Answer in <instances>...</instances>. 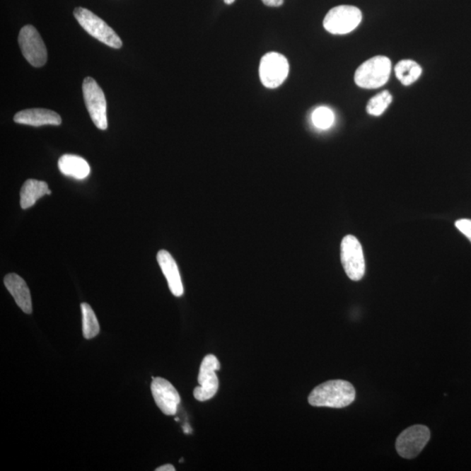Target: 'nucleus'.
I'll use <instances>...</instances> for the list:
<instances>
[{
  "label": "nucleus",
  "instance_id": "nucleus-1",
  "mask_svg": "<svg viewBox=\"0 0 471 471\" xmlns=\"http://www.w3.org/2000/svg\"><path fill=\"white\" fill-rule=\"evenodd\" d=\"M354 388L349 381L328 380L314 388L308 397L310 405L342 409L349 406L355 400Z\"/></svg>",
  "mask_w": 471,
  "mask_h": 471
},
{
  "label": "nucleus",
  "instance_id": "nucleus-2",
  "mask_svg": "<svg viewBox=\"0 0 471 471\" xmlns=\"http://www.w3.org/2000/svg\"><path fill=\"white\" fill-rule=\"evenodd\" d=\"M392 64L386 56H376L358 67L354 81L359 87L375 89L383 87L390 77Z\"/></svg>",
  "mask_w": 471,
  "mask_h": 471
},
{
  "label": "nucleus",
  "instance_id": "nucleus-3",
  "mask_svg": "<svg viewBox=\"0 0 471 471\" xmlns=\"http://www.w3.org/2000/svg\"><path fill=\"white\" fill-rule=\"evenodd\" d=\"M74 15L81 28L93 38L115 50H119L122 47V41L117 33L91 11L77 7L74 11Z\"/></svg>",
  "mask_w": 471,
  "mask_h": 471
},
{
  "label": "nucleus",
  "instance_id": "nucleus-4",
  "mask_svg": "<svg viewBox=\"0 0 471 471\" xmlns=\"http://www.w3.org/2000/svg\"><path fill=\"white\" fill-rule=\"evenodd\" d=\"M361 10L353 6H339L329 11L324 18L325 29L332 35H342L349 33L361 24Z\"/></svg>",
  "mask_w": 471,
  "mask_h": 471
},
{
  "label": "nucleus",
  "instance_id": "nucleus-5",
  "mask_svg": "<svg viewBox=\"0 0 471 471\" xmlns=\"http://www.w3.org/2000/svg\"><path fill=\"white\" fill-rule=\"evenodd\" d=\"M82 92L93 122L99 129H107V102L102 88L95 78L87 77L82 84Z\"/></svg>",
  "mask_w": 471,
  "mask_h": 471
},
{
  "label": "nucleus",
  "instance_id": "nucleus-6",
  "mask_svg": "<svg viewBox=\"0 0 471 471\" xmlns=\"http://www.w3.org/2000/svg\"><path fill=\"white\" fill-rule=\"evenodd\" d=\"M340 257L344 270L350 279L359 281L364 278L366 270L364 250L354 236L347 235L343 238Z\"/></svg>",
  "mask_w": 471,
  "mask_h": 471
},
{
  "label": "nucleus",
  "instance_id": "nucleus-7",
  "mask_svg": "<svg viewBox=\"0 0 471 471\" xmlns=\"http://www.w3.org/2000/svg\"><path fill=\"white\" fill-rule=\"evenodd\" d=\"M18 44L26 61L35 67H41L47 61V51L38 31L31 25H25L18 35Z\"/></svg>",
  "mask_w": 471,
  "mask_h": 471
},
{
  "label": "nucleus",
  "instance_id": "nucleus-8",
  "mask_svg": "<svg viewBox=\"0 0 471 471\" xmlns=\"http://www.w3.org/2000/svg\"><path fill=\"white\" fill-rule=\"evenodd\" d=\"M431 439V431L424 425H414L400 434L395 448L402 458H417Z\"/></svg>",
  "mask_w": 471,
  "mask_h": 471
},
{
  "label": "nucleus",
  "instance_id": "nucleus-9",
  "mask_svg": "<svg viewBox=\"0 0 471 471\" xmlns=\"http://www.w3.org/2000/svg\"><path fill=\"white\" fill-rule=\"evenodd\" d=\"M289 74V63L279 52H268L261 59L260 77L262 84L268 88H276L286 81Z\"/></svg>",
  "mask_w": 471,
  "mask_h": 471
},
{
  "label": "nucleus",
  "instance_id": "nucleus-10",
  "mask_svg": "<svg viewBox=\"0 0 471 471\" xmlns=\"http://www.w3.org/2000/svg\"><path fill=\"white\" fill-rule=\"evenodd\" d=\"M219 369L220 364L215 355L208 354L204 358L198 375L199 386L194 390V396L197 401L205 402L214 397L219 386L216 371Z\"/></svg>",
  "mask_w": 471,
  "mask_h": 471
},
{
  "label": "nucleus",
  "instance_id": "nucleus-11",
  "mask_svg": "<svg viewBox=\"0 0 471 471\" xmlns=\"http://www.w3.org/2000/svg\"><path fill=\"white\" fill-rule=\"evenodd\" d=\"M151 392L156 405L167 416H174L178 412L181 399L178 392L169 380L161 377H153Z\"/></svg>",
  "mask_w": 471,
  "mask_h": 471
},
{
  "label": "nucleus",
  "instance_id": "nucleus-12",
  "mask_svg": "<svg viewBox=\"0 0 471 471\" xmlns=\"http://www.w3.org/2000/svg\"><path fill=\"white\" fill-rule=\"evenodd\" d=\"M14 122L18 124L40 127L62 124L61 115L46 108H30L18 112L14 115Z\"/></svg>",
  "mask_w": 471,
  "mask_h": 471
},
{
  "label": "nucleus",
  "instance_id": "nucleus-13",
  "mask_svg": "<svg viewBox=\"0 0 471 471\" xmlns=\"http://www.w3.org/2000/svg\"><path fill=\"white\" fill-rule=\"evenodd\" d=\"M157 261L163 275L165 276L172 294L175 297H181L183 294V286L180 272L173 257L167 250H161L157 253Z\"/></svg>",
  "mask_w": 471,
  "mask_h": 471
},
{
  "label": "nucleus",
  "instance_id": "nucleus-14",
  "mask_svg": "<svg viewBox=\"0 0 471 471\" xmlns=\"http://www.w3.org/2000/svg\"><path fill=\"white\" fill-rule=\"evenodd\" d=\"M6 289L14 298L15 302L25 313H32L33 305L31 293L25 280L16 274H7L4 279Z\"/></svg>",
  "mask_w": 471,
  "mask_h": 471
},
{
  "label": "nucleus",
  "instance_id": "nucleus-15",
  "mask_svg": "<svg viewBox=\"0 0 471 471\" xmlns=\"http://www.w3.org/2000/svg\"><path fill=\"white\" fill-rule=\"evenodd\" d=\"M59 170L66 177L83 180L91 174V166L87 161L76 155H64L59 159Z\"/></svg>",
  "mask_w": 471,
  "mask_h": 471
},
{
  "label": "nucleus",
  "instance_id": "nucleus-16",
  "mask_svg": "<svg viewBox=\"0 0 471 471\" xmlns=\"http://www.w3.org/2000/svg\"><path fill=\"white\" fill-rule=\"evenodd\" d=\"M48 192H50V188H48L46 182L29 179L22 186L21 192V208L26 209L33 207L37 200L47 195Z\"/></svg>",
  "mask_w": 471,
  "mask_h": 471
},
{
  "label": "nucleus",
  "instance_id": "nucleus-17",
  "mask_svg": "<svg viewBox=\"0 0 471 471\" xmlns=\"http://www.w3.org/2000/svg\"><path fill=\"white\" fill-rule=\"evenodd\" d=\"M395 72L402 85L409 86L420 78L422 69L420 65L412 59H402L395 66Z\"/></svg>",
  "mask_w": 471,
  "mask_h": 471
},
{
  "label": "nucleus",
  "instance_id": "nucleus-18",
  "mask_svg": "<svg viewBox=\"0 0 471 471\" xmlns=\"http://www.w3.org/2000/svg\"><path fill=\"white\" fill-rule=\"evenodd\" d=\"M82 313V332L85 339H91L96 337L100 332L98 320L91 306L88 303L81 305Z\"/></svg>",
  "mask_w": 471,
  "mask_h": 471
},
{
  "label": "nucleus",
  "instance_id": "nucleus-19",
  "mask_svg": "<svg viewBox=\"0 0 471 471\" xmlns=\"http://www.w3.org/2000/svg\"><path fill=\"white\" fill-rule=\"evenodd\" d=\"M392 95L388 91H383L373 96L366 105V112L373 117L383 115L392 103Z\"/></svg>",
  "mask_w": 471,
  "mask_h": 471
},
{
  "label": "nucleus",
  "instance_id": "nucleus-20",
  "mask_svg": "<svg viewBox=\"0 0 471 471\" xmlns=\"http://www.w3.org/2000/svg\"><path fill=\"white\" fill-rule=\"evenodd\" d=\"M312 121L318 129H327L331 128L335 122V114L330 108L320 107L313 111Z\"/></svg>",
  "mask_w": 471,
  "mask_h": 471
},
{
  "label": "nucleus",
  "instance_id": "nucleus-21",
  "mask_svg": "<svg viewBox=\"0 0 471 471\" xmlns=\"http://www.w3.org/2000/svg\"><path fill=\"white\" fill-rule=\"evenodd\" d=\"M455 227L471 242V219H459Z\"/></svg>",
  "mask_w": 471,
  "mask_h": 471
},
{
  "label": "nucleus",
  "instance_id": "nucleus-22",
  "mask_svg": "<svg viewBox=\"0 0 471 471\" xmlns=\"http://www.w3.org/2000/svg\"><path fill=\"white\" fill-rule=\"evenodd\" d=\"M264 5L272 7H278L283 5L284 0H262Z\"/></svg>",
  "mask_w": 471,
  "mask_h": 471
},
{
  "label": "nucleus",
  "instance_id": "nucleus-23",
  "mask_svg": "<svg viewBox=\"0 0 471 471\" xmlns=\"http://www.w3.org/2000/svg\"><path fill=\"white\" fill-rule=\"evenodd\" d=\"M156 471H175V467L171 465H165L159 467V468L156 469Z\"/></svg>",
  "mask_w": 471,
  "mask_h": 471
},
{
  "label": "nucleus",
  "instance_id": "nucleus-24",
  "mask_svg": "<svg viewBox=\"0 0 471 471\" xmlns=\"http://www.w3.org/2000/svg\"><path fill=\"white\" fill-rule=\"evenodd\" d=\"M223 1L226 2L227 5H231V4H233L235 1V0H223Z\"/></svg>",
  "mask_w": 471,
  "mask_h": 471
}]
</instances>
